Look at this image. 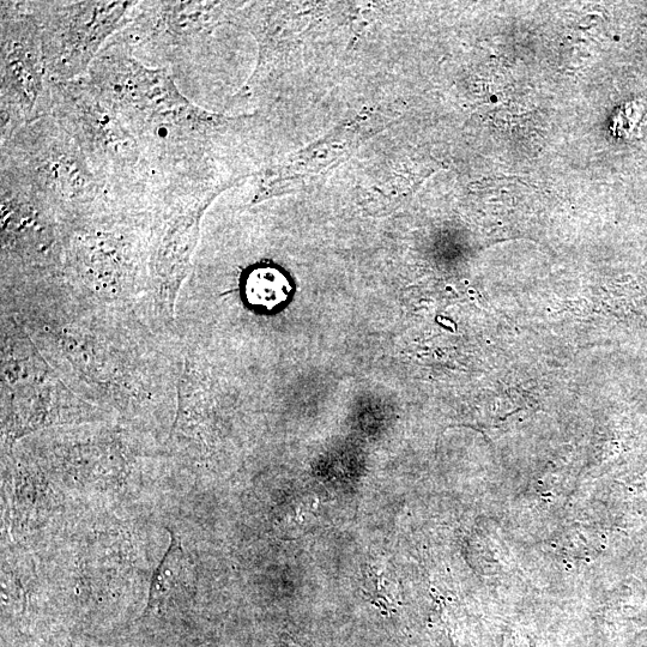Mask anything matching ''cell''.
Wrapping results in <instances>:
<instances>
[{
	"label": "cell",
	"mask_w": 647,
	"mask_h": 647,
	"mask_svg": "<svg viewBox=\"0 0 647 647\" xmlns=\"http://www.w3.org/2000/svg\"><path fill=\"white\" fill-rule=\"evenodd\" d=\"M136 3H32L47 74L51 81L77 80L92 68L96 54L123 23Z\"/></svg>",
	"instance_id": "cell-2"
},
{
	"label": "cell",
	"mask_w": 647,
	"mask_h": 647,
	"mask_svg": "<svg viewBox=\"0 0 647 647\" xmlns=\"http://www.w3.org/2000/svg\"><path fill=\"white\" fill-rule=\"evenodd\" d=\"M214 197H180L162 223L150 270L157 299L171 314L189 272L202 217Z\"/></svg>",
	"instance_id": "cell-4"
},
{
	"label": "cell",
	"mask_w": 647,
	"mask_h": 647,
	"mask_svg": "<svg viewBox=\"0 0 647 647\" xmlns=\"http://www.w3.org/2000/svg\"><path fill=\"white\" fill-rule=\"evenodd\" d=\"M50 111L96 171L131 179L144 171L141 148L89 80L50 81Z\"/></svg>",
	"instance_id": "cell-1"
},
{
	"label": "cell",
	"mask_w": 647,
	"mask_h": 647,
	"mask_svg": "<svg viewBox=\"0 0 647 647\" xmlns=\"http://www.w3.org/2000/svg\"><path fill=\"white\" fill-rule=\"evenodd\" d=\"M2 14V130L3 136H14L20 126L50 111V92L34 17L9 3L3 5Z\"/></svg>",
	"instance_id": "cell-3"
},
{
	"label": "cell",
	"mask_w": 647,
	"mask_h": 647,
	"mask_svg": "<svg viewBox=\"0 0 647 647\" xmlns=\"http://www.w3.org/2000/svg\"><path fill=\"white\" fill-rule=\"evenodd\" d=\"M167 531L171 535V544L151 577L147 613L173 598L189 595L192 585L190 556L185 552L180 538L171 529L167 528Z\"/></svg>",
	"instance_id": "cell-5"
}]
</instances>
